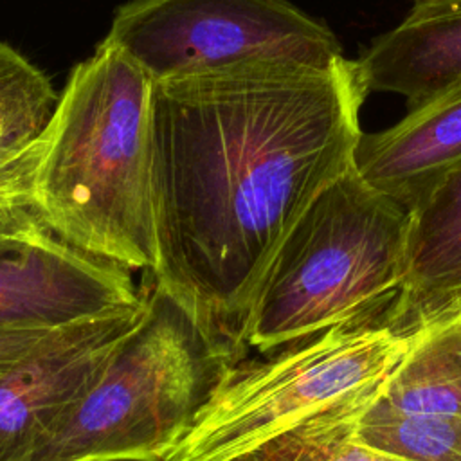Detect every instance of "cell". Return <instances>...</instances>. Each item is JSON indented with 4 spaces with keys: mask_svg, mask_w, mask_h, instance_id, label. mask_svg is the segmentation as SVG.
<instances>
[{
    "mask_svg": "<svg viewBox=\"0 0 461 461\" xmlns=\"http://www.w3.org/2000/svg\"><path fill=\"white\" fill-rule=\"evenodd\" d=\"M378 394L313 418L304 425L285 432V436H288L312 461H403L364 447L351 436L357 418Z\"/></svg>",
    "mask_w": 461,
    "mask_h": 461,
    "instance_id": "9a60e30c",
    "label": "cell"
},
{
    "mask_svg": "<svg viewBox=\"0 0 461 461\" xmlns=\"http://www.w3.org/2000/svg\"><path fill=\"white\" fill-rule=\"evenodd\" d=\"M240 461H312L288 436H279Z\"/></svg>",
    "mask_w": 461,
    "mask_h": 461,
    "instance_id": "e0dca14e",
    "label": "cell"
},
{
    "mask_svg": "<svg viewBox=\"0 0 461 461\" xmlns=\"http://www.w3.org/2000/svg\"><path fill=\"white\" fill-rule=\"evenodd\" d=\"M409 214L405 276L384 317L400 335L461 317V164Z\"/></svg>",
    "mask_w": 461,
    "mask_h": 461,
    "instance_id": "30bf717a",
    "label": "cell"
},
{
    "mask_svg": "<svg viewBox=\"0 0 461 461\" xmlns=\"http://www.w3.org/2000/svg\"><path fill=\"white\" fill-rule=\"evenodd\" d=\"M153 81L104 41L79 63L41 137L32 209L74 249L151 272Z\"/></svg>",
    "mask_w": 461,
    "mask_h": 461,
    "instance_id": "7a4b0ae2",
    "label": "cell"
},
{
    "mask_svg": "<svg viewBox=\"0 0 461 461\" xmlns=\"http://www.w3.org/2000/svg\"><path fill=\"white\" fill-rule=\"evenodd\" d=\"M414 335L380 321L346 322L227 367L162 461H240L272 439L375 396Z\"/></svg>",
    "mask_w": 461,
    "mask_h": 461,
    "instance_id": "5b68a950",
    "label": "cell"
},
{
    "mask_svg": "<svg viewBox=\"0 0 461 461\" xmlns=\"http://www.w3.org/2000/svg\"><path fill=\"white\" fill-rule=\"evenodd\" d=\"M367 92L396 94L407 110L461 81V0H411L398 25L357 59Z\"/></svg>",
    "mask_w": 461,
    "mask_h": 461,
    "instance_id": "8fae6325",
    "label": "cell"
},
{
    "mask_svg": "<svg viewBox=\"0 0 461 461\" xmlns=\"http://www.w3.org/2000/svg\"><path fill=\"white\" fill-rule=\"evenodd\" d=\"M142 299L130 270L65 243L34 209L0 214V331H58Z\"/></svg>",
    "mask_w": 461,
    "mask_h": 461,
    "instance_id": "52a82bcc",
    "label": "cell"
},
{
    "mask_svg": "<svg viewBox=\"0 0 461 461\" xmlns=\"http://www.w3.org/2000/svg\"><path fill=\"white\" fill-rule=\"evenodd\" d=\"M97 378L25 461H162L234 360L153 279Z\"/></svg>",
    "mask_w": 461,
    "mask_h": 461,
    "instance_id": "277c9868",
    "label": "cell"
},
{
    "mask_svg": "<svg viewBox=\"0 0 461 461\" xmlns=\"http://www.w3.org/2000/svg\"><path fill=\"white\" fill-rule=\"evenodd\" d=\"M412 335L378 400L402 412L461 420V317Z\"/></svg>",
    "mask_w": 461,
    "mask_h": 461,
    "instance_id": "4fadbf2b",
    "label": "cell"
},
{
    "mask_svg": "<svg viewBox=\"0 0 461 461\" xmlns=\"http://www.w3.org/2000/svg\"><path fill=\"white\" fill-rule=\"evenodd\" d=\"M357 59L250 61L153 83L148 276L234 362L267 270L306 207L355 164Z\"/></svg>",
    "mask_w": 461,
    "mask_h": 461,
    "instance_id": "6da1fadb",
    "label": "cell"
},
{
    "mask_svg": "<svg viewBox=\"0 0 461 461\" xmlns=\"http://www.w3.org/2000/svg\"><path fill=\"white\" fill-rule=\"evenodd\" d=\"M103 41L153 83L250 61L326 68L344 58L335 32L288 0H131Z\"/></svg>",
    "mask_w": 461,
    "mask_h": 461,
    "instance_id": "8992f818",
    "label": "cell"
},
{
    "mask_svg": "<svg viewBox=\"0 0 461 461\" xmlns=\"http://www.w3.org/2000/svg\"><path fill=\"white\" fill-rule=\"evenodd\" d=\"M353 439L403 461H461V420L402 412L378 396L357 418Z\"/></svg>",
    "mask_w": 461,
    "mask_h": 461,
    "instance_id": "5bb4252c",
    "label": "cell"
},
{
    "mask_svg": "<svg viewBox=\"0 0 461 461\" xmlns=\"http://www.w3.org/2000/svg\"><path fill=\"white\" fill-rule=\"evenodd\" d=\"M142 312L144 299L58 330L0 373V461H25L52 434Z\"/></svg>",
    "mask_w": 461,
    "mask_h": 461,
    "instance_id": "ba28073f",
    "label": "cell"
},
{
    "mask_svg": "<svg viewBox=\"0 0 461 461\" xmlns=\"http://www.w3.org/2000/svg\"><path fill=\"white\" fill-rule=\"evenodd\" d=\"M54 331H0V373L16 364Z\"/></svg>",
    "mask_w": 461,
    "mask_h": 461,
    "instance_id": "2e32d148",
    "label": "cell"
},
{
    "mask_svg": "<svg viewBox=\"0 0 461 461\" xmlns=\"http://www.w3.org/2000/svg\"><path fill=\"white\" fill-rule=\"evenodd\" d=\"M58 101L49 77L0 41V214L32 209L40 142Z\"/></svg>",
    "mask_w": 461,
    "mask_h": 461,
    "instance_id": "7c38bea8",
    "label": "cell"
},
{
    "mask_svg": "<svg viewBox=\"0 0 461 461\" xmlns=\"http://www.w3.org/2000/svg\"><path fill=\"white\" fill-rule=\"evenodd\" d=\"M411 214L355 164L324 187L279 245L258 294L249 349L380 321L400 294Z\"/></svg>",
    "mask_w": 461,
    "mask_h": 461,
    "instance_id": "3957f363",
    "label": "cell"
},
{
    "mask_svg": "<svg viewBox=\"0 0 461 461\" xmlns=\"http://www.w3.org/2000/svg\"><path fill=\"white\" fill-rule=\"evenodd\" d=\"M461 164V81L407 110L393 126L362 133L355 167L375 189L412 211Z\"/></svg>",
    "mask_w": 461,
    "mask_h": 461,
    "instance_id": "9c48e42d",
    "label": "cell"
}]
</instances>
